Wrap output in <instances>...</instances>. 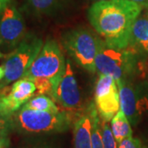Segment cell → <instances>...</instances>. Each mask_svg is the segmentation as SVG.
Masks as SVG:
<instances>
[{"mask_svg":"<svg viewBox=\"0 0 148 148\" xmlns=\"http://www.w3.org/2000/svg\"><path fill=\"white\" fill-rule=\"evenodd\" d=\"M143 8L130 0H105L93 3L87 18L101 39L112 47L129 46L134 21Z\"/></svg>","mask_w":148,"mask_h":148,"instance_id":"1","label":"cell"},{"mask_svg":"<svg viewBox=\"0 0 148 148\" xmlns=\"http://www.w3.org/2000/svg\"><path fill=\"white\" fill-rule=\"evenodd\" d=\"M66 62L57 41L48 40L23 77L34 82L36 94L49 95L56 102V92L65 72Z\"/></svg>","mask_w":148,"mask_h":148,"instance_id":"2","label":"cell"},{"mask_svg":"<svg viewBox=\"0 0 148 148\" xmlns=\"http://www.w3.org/2000/svg\"><path fill=\"white\" fill-rule=\"evenodd\" d=\"M73 120L69 111L51 113L21 108L11 117V127L26 135L64 132L70 128Z\"/></svg>","mask_w":148,"mask_h":148,"instance_id":"3","label":"cell"},{"mask_svg":"<svg viewBox=\"0 0 148 148\" xmlns=\"http://www.w3.org/2000/svg\"><path fill=\"white\" fill-rule=\"evenodd\" d=\"M43 45L41 38L32 33L27 34L21 42L8 56L3 65L5 75L0 82V90L23 77L40 52Z\"/></svg>","mask_w":148,"mask_h":148,"instance_id":"4","label":"cell"},{"mask_svg":"<svg viewBox=\"0 0 148 148\" xmlns=\"http://www.w3.org/2000/svg\"><path fill=\"white\" fill-rule=\"evenodd\" d=\"M99 36L89 29L77 27L67 32L62 38L64 49L74 61L90 73H95Z\"/></svg>","mask_w":148,"mask_h":148,"instance_id":"5","label":"cell"},{"mask_svg":"<svg viewBox=\"0 0 148 148\" xmlns=\"http://www.w3.org/2000/svg\"><path fill=\"white\" fill-rule=\"evenodd\" d=\"M132 52L126 49L110 46L99 36L95 58L96 72L110 76L117 82L127 80L134 66Z\"/></svg>","mask_w":148,"mask_h":148,"instance_id":"6","label":"cell"},{"mask_svg":"<svg viewBox=\"0 0 148 148\" xmlns=\"http://www.w3.org/2000/svg\"><path fill=\"white\" fill-rule=\"evenodd\" d=\"M95 105L102 121L108 123L120 110L118 85L110 76L99 74L95 88Z\"/></svg>","mask_w":148,"mask_h":148,"instance_id":"7","label":"cell"},{"mask_svg":"<svg viewBox=\"0 0 148 148\" xmlns=\"http://www.w3.org/2000/svg\"><path fill=\"white\" fill-rule=\"evenodd\" d=\"M26 36L24 18L16 6L11 3L0 16V45L13 50Z\"/></svg>","mask_w":148,"mask_h":148,"instance_id":"8","label":"cell"},{"mask_svg":"<svg viewBox=\"0 0 148 148\" xmlns=\"http://www.w3.org/2000/svg\"><path fill=\"white\" fill-rule=\"evenodd\" d=\"M36 92V86L34 82L22 77L13 82L9 91L0 97V101L6 114L12 116L32 98Z\"/></svg>","mask_w":148,"mask_h":148,"instance_id":"9","label":"cell"},{"mask_svg":"<svg viewBox=\"0 0 148 148\" xmlns=\"http://www.w3.org/2000/svg\"><path fill=\"white\" fill-rule=\"evenodd\" d=\"M56 102L69 112L78 109L80 106L79 87L70 60H67L66 62L65 72L56 92Z\"/></svg>","mask_w":148,"mask_h":148,"instance_id":"10","label":"cell"},{"mask_svg":"<svg viewBox=\"0 0 148 148\" xmlns=\"http://www.w3.org/2000/svg\"><path fill=\"white\" fill-rule=\"evenodd\" d=\"M119 94L120 109L127 116L130 123L136 124L139 116L138 100L135 90L127 80H120L116 82Z\"/></svg>","mask_w":148,"mask_h":148,"instance_id":"11","label":"cell"},{"mask_svg":"<svg viewBox=\"0 0 148 148\" xmlns=\"http://www.w3.org/2000/svg\"><path fill=\"white\" fill-rule=\"evenodd\" d=\"M92 119L90 105L75 119L73 124L74 148H92Z\"/></svg>","mask_w":148,"mask_h":148,"instance_id":"12","label":"cell"},{"mask_svg":"<svg viewBox=\"0 0 148 148\" xmlns=\"http://www.w3.org/2000/svg\"><path fill=\"white\" fill-rule=\"evenodd\" d=\"M130 45L148 53V15L147 13H141L134 21L131 32Z\"/></svg>","mask_w":148,"mask_h":148,"instance_id":"13","label":"cell"},{"mask_svg":"<svg viewBox=\"0 0 148 148\" xmlns=\"http://www.w3.org/2000/svg\"><path fill=\"white\" fill-rule=\"evenodd\" d=\"M110 127L118 143L125 138L132 137L131 123L121 109L111 119Z\"/></svg>","mask_w":148,"mask_h":148,"instance_id":"14","label":"cell"},{"mask_svg":"<svg viewBox=\"0 0 148 148\" xmlns=\"http://www.w3.org/2000/svg\"><path fill=\"white\" fill-rule=\"evenodd\" d=\"M21 108L51 113L59 112L56 102L49 95L44 94H36V96L31 98Z\"/></svg>","mask_w":148,"mask_h":148,"instance_id":"15","label":"cell"},{"mask_svg":"<svg viewBox=\"0 0 148 148\" xmlns=\"http://www.w3.org/2000/svg\"><path fill=\"white\" fill-rule=\"evenodd\" d=\"M90 113L92 119V127H91V143L92 148H104L103 139H102V131H101V118L97 112L96 107L94 103H90Z\"/></svg>","mask_w":148,"mask_h":148,"instance_id":"16","label":"cell"},{"mask_svg":"<svg viewBox=\"0 0 148 148\" xmlns=\"http://www.w3.org/2000/svg\"><path fill=\"white\" fill-rule=\"evenodd\" d=\"M32 10L39 14H48L53 12L57 0H27Z\"/></svg>","mask_w":148,"mask_h":148,"instance_id":"17","label":"cell"},{"mask_svg":"<svg viewBox=\"0 0 148 148\" xmlns=\"http://www.w3.org/2000/svg\"><path fill=\"white\" fill-rule=\"evenodd\" d=\"M101 131L104 148H118V143L108 122H101Z\"/></svg>","mask_w":148,"mask_h":148,"instance_id":"18","label":"cell"},{"mask_svg":"<svg viewBox=\"0 0 148 148\" xmlns=\"http://www.w3.org/2000/svg\"><path fill=\"white\" fill-rule=\"evenodd\" d=\"M11 127V121L0 125V148H8L9 146L8 132Z\"/></svg>","mask_w":148,"mask_h":148,"instance_id":"19","label":"cell"},{"mask_svg":"<svg viewBox=\"0 0 148 148\" xmlns=\"http://www.w3.org/2000/svg\"><path fill=\"white\" fill-rule=\"evenodd\" d=\"M118 148H143V145L138 138L130 137L118 143Z\"/></svg>","mask_w":148,"mask_h":148,"instance_id":"20","label":"cell"},{"mask_svg":"<svg viewBox=\"0 0 148 148\" xmlns=\"http://www.w3.org/2000/svg\"><path fill=\"white\" fill-rule=\"evenodd\" d=\"M11 117L12 116H9L6 114V112L3 110V107L2 106V103L0 101V125L10 122Z\"/></svg>","mask_w":148,"mask_h":148,"instance_id":"21","label":"cell"},{"mask_svg":"<svg viewBox=\"0 0 148 148\" xmlns=\"http://www.w3.org/2000/svg\"><path fill=\"white\" fill-rule=\"evenodd\" d=\"M12 0H0V16L3 14L4 9L10 4Z\"/></svg>","mask_w":148,"mask_h":148,"instance_id":"22","label":"cell"},{"mask_svg":"<svg viewBox=\"0 0 148 148\" xmlns=\"http://www.w3.org/2000/svg\"><path fill=\"white\" fill-rule=\"evenodd\" d=\"M136 3H138V5L142 6L143 8H148V0H130Z\"/></svg>","mask_w":148,"mask_h":148,"instance_id":"23","label":"cell"},{"mask_svg":"<svg viewBox=\"0 0 148 148\" xmlns=\"http://www.w3.org/2000/svg\"><path fill=\"white\" fill-rule=\"evenodd\" d=\"M4 75H5V71H4V68H3V66L2 65V66H0V82L3 79Z\"/></svg>","mask_w":148,"mask_h":148,"instance_id":"24","label":"cell"},{"mask_svg":"<svg viewBox=\"0 0 148 148\" xmlns=\"http://www.w3.org/2000/svg\"><path fill=\"white\" fill-rule=\"evenodd\" d=\"M94 1V3L95 2H99V1H105V0H93Z\"/></svg>","mask_w":148,"mask_h":148,"instance_id":"25","label":"cell"},{"mask_svg":"<svg viewBox=\"0 0 148 148\" xmlns=\"http://www.w3.org/2000/svg\"><path fill=\"white\" fill-rule=\"evenodd\" d=\"M3 56V53H1V51H0V58H2Z\"/></svg>","mask_w":148,"mask_h":148,"instance_id":"26","label":"cell"},{"mask_svg":"<svg viewBox=\"0 0 148 148\" xmlns=\"http://www.w3.org/2000/svg\"><path fill=\"white\" fill-rule=\"evenodd\" d=\"M146 9H147V12H146V13H147V14L148 15V8H146Z\"/></svg>","mask_w":148,"mask_h":148,"instance_id":"27","label":"cell"}]
</instances>
